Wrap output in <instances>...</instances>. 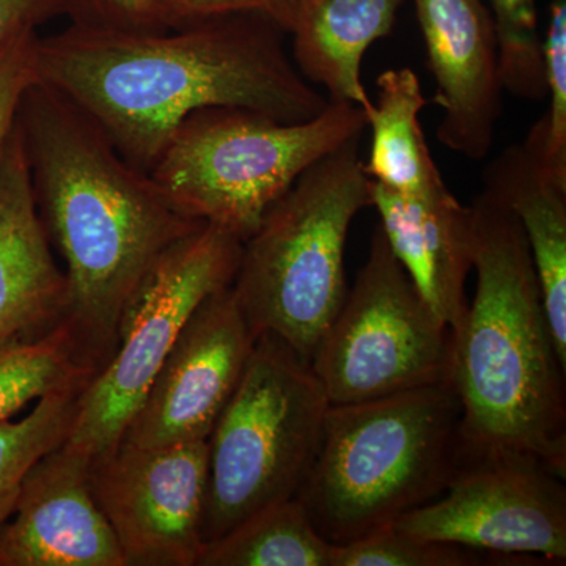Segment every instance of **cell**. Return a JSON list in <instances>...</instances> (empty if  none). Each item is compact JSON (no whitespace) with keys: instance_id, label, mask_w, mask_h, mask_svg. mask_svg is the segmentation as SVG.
<instances>
[{"instance_id":"6da1fadb","label":"cell","mask_w":566,"mask_h":566,"mask_svg":"<svg viewBox=\"0 0 566 566\" xmlns=\"http://www.w3.org/2000/svg\"><path fill=\"white\" fill-rule=\"evenodd\" d=\"M285 35L260 13L159 32L70 24L39 33L36 81L76 104L126 161L150 174L193 112L234 107L300 123L326 109L329 99L297 71Z\"/></svg>"},{"instance_id":"7a4b0ae2","label":"cell","mask_w":566,"mask_h":566,"mask_svg":"<svg viewBox=\"0 0 566 566\" xmlns=\"http://www.w3.org/2000/svg\"><path fill=\"white\" fill-rule=\"evenodd\" d=\"M41 221L65 260L69 319L103 367L123 316L164 255L205 222L123 158L66 96L35 81L17 117Z\"/></svg>"},{"instance_id":"3957f363","label":"cell","mask_w":566,"mask_h":566,"mask_svg":"<svg viewBox=\"0 0 566 566\" xmlns=\"http://www.w3.org/2000/svg\"><path fill=\"white\" fill-rule=\"evenodd\" d=\"M469 207L476 290L452 331L461 452L528 453L566 476V365L526 233L486 191Z\"/></svg>"},{"instance_id":"277c9868","label":"cell","mask_w":566,"mask_h":566,"mask_svg":"<svg viewBox=\"0 0 566 566\" xmlns=\"http://www.w3.org/2000/svg\"><path fill=\"white\" fill-rule=\"evenodd\" d=\"M461 417L452 382L329 405L296 495L316 531L346 545L438 497L460 461Z\"/></svg>"},{"instance_id":"5b68a950","label":"cell","mask_w":566,"mask_h":566,"mask_svg":"<svg viewBox=\"0 0 566 566\" xmlns=\"http://www.w3.org/2000/svg\"><path fill=\"white\" fill-rule=\"evenodd\" d=\"M354 139L319 159L243 241L232 282L255 337L273 334L311 364L348 290L349 227L371 207V180Z\"/></svg>"},{"instance_id":"8992f818","label":"cell","mask_w":566,"mask_h":566,"mask_svg":"<svg viewBox=\"0 0 566 566\" xmlns=\"http://www.w3.org/2000/svg\"><path fill=\"white\" fill-rule=\"evenodd\" d=\"M365 128L363 107L352 103L329 102L300 123L210 107L181 123L148 175L178 210L245 241L308 167Z\"/></svg>"},{"instance_id":"52a82bcc","label":"cell","mask_w":566,"mask_h":566,"mask_svg":"<svg viewBox=\"0 0 566 566\" xmlns=\"http://www.w3.org/2000/svg\"><path fill=\"white\" fill-rule=\"evenodd\" d=\"M329 405L311 364L273 334L256 337L208 438L205 543L264 506L296 497L318 453Z\"/></svg>"},{"instance_id":"ba28073f","label":"cell","mask_w":566,"mask_h":566,"mask_svg":"<svg viewBox=\"0 0 566 566\" xmlns=\"http://www.w3.org/2000/svg\"><path fill=\"white\" fill-rule=\"evenodd\" d=\"M452 329L428 307L381 226L311 360L331 405L452 382Z\"/></svg>"},{"instance_id":"9c48e42d","label":"cell","mask_w":566,"mask_h":566,"mask_svg":"<svg viewBox=\"0 0 566 566\" xmlns=\"http://www.w3.org/2000/svg\"><path fill=\"white\" fill-rule=\"evenodd\" d=\"M241 248L233 233L203 223L163 256L123 316L111 359L82 390L63 446L93 461L122 441L185 324L232 285Z\"/></svg>"},{"instance_id":"30bf717a","label":"cell","mask_w":566,"mask_h":566,"mask_svg":"<svg viewBox=\"0 0 566 566\" xmlns=\"http://www.w3.org/2000/svg\"><path fill=\"white\" fill-rule=\"evenodd\" d=\"M392 526L416 538L565 565V475L528 453L461 452L446 490Z\"/></svg>"},{"instance_id":"8fae6325","label":"cell","mask_w":566,"mask_h":566,"mask_svg":"<svg viewBox=\"0 0 566 566\" xmlns=\"http://www.w3.org/2000/svg\"><path fill=\"white\" fill-rule=\"evenodd\" d=\"M208 441H122L91 463L92 493L126 566H196L205 545Z\"/></svg>"},{"instance_id":"7c38bea8","label":"cell","mask_w":566,"mask_h":566,"mask_svg":"<svg viewBox=\"0 0 566 566\" xmlns=\"http://www.w3.org/2000/svg\"><path fill=\"white\" fill-rule=\"evenodd\" d=\"M255 340L232 285L211 294L182 327L123 441L140 447L208 441Z\"/></svg>"},{"instance_id":"4fadbf2b","label":"cell","mask_w":566,"mask_h":566,"mask_svg":"<svg viewBox=\"0 0 566 566\" xmlns=\"http://www.w3.org/2000/svg\"><path fill=\"white\" fill-rule=\"evenodd\" d=\"M442 109L438 139L471 161L493 148L504 85L493 14L483 0H412Z\"/></svg>"},{"instance_id":"5bb4252c","label":"cell","mask_w":566,"mask_h":566,"mask_svg":"<svg viewBox=\"0 0 566 566\" xmlns=\"http://www.w3.org/2000/svg\"><path fill=\"white\" fill-rule=\"evenodd\" d=\"M91 463L62 444L29 469L0 527V566H126L92 493Z\"/></svg>"},{"instance_id":"9a60e30c","label":"cell","mask_w":566,"mask_h":566,"mask_svg":"<svg viewBox=\"0 0 566 566\" xmlns=\"http://www.w3.org/2000/svg\"><path fill=\"white\" fill-rule=\"evenodd\" d=\"M69 314V281L52 255L14 125L0 159V342L35 337Z\"/></svg>"},{"instance_id":"2e32d148","label":"cell","mask_w":566,"mask_h":566,"mask_svg":"<svg viewBox=\"0 0 566 566\" xmlns=\"http://www.w3.org/2000/svg\"><path fill=\"white\" fill-rule=\"evenodd\" d=\"M371 207L394 255L428 307L457 329L468 311L465 281L472 271L471 207L447 185L408 196L371 181Z\"/></svg>"},{"instance_id":"e0dca14e","label":"cell","mask_w":566,"mask_h":566,"mask_svg":"<svg viewBox=\"0 0 566 566\" xmlns=\"http://www.w3.org/2000/svg\"><path fill=\"white\" fill-rule=\"evenodd\" d=\"M483 185L523 226L558 357L566 365V175L526 137L488 164Z\"/></svg>"},{"instance_id":"ac0fdd59","label":"cell","mask_w":566,"mask_h":566,"mask_svg":"<svg viewBox=\"0 0 566 566\" xmlns=\"http://www.w3.org/2000/svg\"><path fill=\"white\" fill-rule=\"evenodd\" d=\"M403 0H296L292 59L312 85H322L333 103L368 109L363 82L368 48L392 32Z\"/></svg>"},{"instance_id":"d6986e66","label":"cell","mask_w":566,"mask_h":566,"mask_svg":"<svg viewBox=\"0 0 566 566\" xmlns=\"http://www.w3.org/2000/svg\"><path fill=\"white\" fill-rule=\"evenodd\" d=\"M427 104L411 69L379 74L378 98L364 111L371 128L370 156L364 170L371 181L408 196L444 185L419 122Z\"/></svg>"},{"instance_id":"ffe728a7","label":"cell","mask_w":566,"mask_h":566,"mask_svg":"<svg viewBox=\"0 0 566 566\" xmlns=\"http://www.w3.org/2000/svg\"><path fill=\"white\" fill-rule=\"evenodd\" d=\"M333 549L293 497L264 506L205 543L196 566H331Z\"/></svg>"},{"instance_id":"44dd1931","label":"cell","mask_w":566,"mask_h":566,"mask_svg":"<svg viewBox=\"0 0 566 566\" xmlns=\"http://www.w3.org/2000/svg\"><path fill=\"white\" fill-rule=\"evenodd\" d=\"M98 370L66 318L35 337L0 342V423L52 390Z\"/></svg>"},{"instance_id":"7402d4cb","label":"cell","mask_w":566,"mask_h":566,"mask_svg":"<svg viewBox=\"0 0 566 566\" xmlns=\"http://www.w3.org/2000/svg\"><path fill=\"white\" fill-rule=\"evenodd\" d=\"M93 375L44 395L21 420L0 423V527L9 521L22 480L41 457L65 442L77 400Z\"/></svg>"},{"instance_id":"603a6c76","label":"cell","mask_w":566,"mask_h":566,"mask_svg":"<svg viewBox=\"0 0 566 566\" xmlns=\"http://www.w3.org/2000/svg\"><path fill=\"white\" fill-rule=\"evenodd\" d=\"M553 565L534 556H505L453 543L416 538L394 526L379 528L346 545H334L331 566H479Z\"/></svg>"},{"instance_id":"cb8c5ba5","label":"cell","mask_w":566,"mask_h":566,"mask_svg":"<svg viewBox=\"0 0 566 566\" xmlns=\"http://www.w3.org/2000/svg\"><path fill=\"white\" fill-rule=\"evenodd\" d=\"M502 85L517 98H546L543 40L536 0H490Z\"/></svg>"},{"instance_id":"d4e9b609","label":"cell","mask_w":566,"mask_h":566,"mask_svg":"<svg viewBox=\"0 0 566 566\" xmlns=\"http://www.w3.org/2000/svg\"><path fill=\"white\" fill-rule=\"evenodd\" d=\"M543 62L547 109L527 137L557 172L566 175V0H551Z\"/></svg>"},{"instance_id":"484cf974","label":"cell","mask_w":566,"mask_h":566,"mask_svg":"<svg viewBox=\"0 0 566 566\" xmlns=\"http://www.w3.org/2000/svg\"><path fill=\"white\" fill-rule=\"evenodd\" d=\"M70 24L103 31H167L156 0H63Z\"/></svg>"},{"instance_id":"4316f807","label":"cell","mask_w":566,"mask_h":566,"mask_svg":"<svg viewBox=\"0 0 566 566\" xmlns=\"http://www.w3.org/2000/svg\"><path fill=\"white\" fill-rule=\"evenodd\" d=\"M167 29H180L196 22L232 13H260L277 22L290 33L296 0H156Z\"/></svg>"},{"instance_id":"83f0119b","label":"cell","mask_w":566,"mask_h":566,"mask_svg":"<svg viewBox=\"0 0 566 566\" xmlns=\"http://www.w3.org/2000/svg\"><path fill=\"white\" fill-rule=\"evenodd\" d=\"M36 39L39 31L21 33L0 52V159L17 125L22 95L36 81Z\"/></svg>"},{"instance_id":"f1b7e54d","label":"cell","mask_w":566,"mask_h":566,"mask_svg":"<svg viewBox=\"0 0 566 566\" xmlns=\"http://www.w3.org/2000/svg\"><path fill=\"white\" fill-rule=\"evenodd\" d=\"M66 17L63 0H0V52L21 33Z\"/></svg>"}]
</instances>
